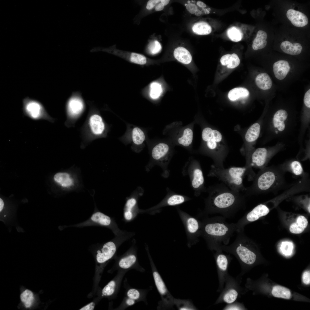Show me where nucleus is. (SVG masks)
<instances>
[{"mask_svg":"<svg viewBox=\"0 0 310 310\" xmlns=\"http://www.w3.org/2000/svg\"><path fill=\"white\" fill-rule=\"evenodd\" d=\"M204 11L205 14H208L210 13V11L207 10V9H203Z\"/></svg>","mask_w":310,"mask_h":310,"instance_id":"680f3d73","label":"nucleus"},{"mask_svg":"<svg viewBox=\"0 0 310 310\" xmlns=\"http://www.w3.org/2000/svg\"><path fill=\"white\" fill-rule=\"evenodd\" d=\"M255 82L257 86L263 90H267L272 87V82L269 75L265 73L258 74L256 77Z\"/></svg>","mask_w":310,"mask_h":310,"instance_id":"cd10ccee","label":"nucleus"},{"mask_svg":"<svg viewBox=\"0 0 310 310\" xmlns=\"http://www.w3.org/2000/svg\"><path fill=\"white\" fill-rule=\"evenodd\" d=\"M142 190L140 187L137 189L126 201L124 209V217L126 220L130 221L132 219L137 208L138 196L143 193V191L138 193Z\"/></svg>","mask_w":310,"mask_h":310,"instance_id":"dca6fc26","label":"nucleus"},{"mask_svg":"<svg viewBox=\"0 0 310 310\" xmlns=\"http://www.w3.org/2000/svg\"><path fill=\"white\" fill-rule=\"evenodd\" d=\"M95 306V303L92 302L81 308L80 310H92Z\"/></svg>","mask_w":310,"mask_h":310,"instance_id":"864d4df0","label":"nucleus"},{"mask_svg":"<svg viewBox=\"0 0 310 310\" xmlns=\"http://www.w3.org/2000/svg\"><path fill=\"white\" fill-rule=\"evenodd\" d=\"M161 0H149L147 2L146 8L148 10H150L152 9L156 4L159 2Z\"/></svg>","mask_w":310,"mask_h":310,"instance_id":"603ef678","label":"nucleus"},{"mask_svg":"<svg viewBox=\"0 0 310 310\" xmlns=\"http://www.w3.org/2000/svg\"><path fill=\"white\" fill-rule=\"evenodd\" d=\"M22 110L24 115L34 120H51L42 104L38 100L28 97L22 100Z\"/></svg>","mask_w":310,"mask_h":310,"instance_id":"1a4fd4ad","label":"nucleus"},{"mask_svg":"<svg viewBox=\"0 0 310 310\" xmlns=\"http://www.w3.org/2000/svg\"><path fill=\"white\" fill-rule=\"evenodd\" d=\"M243 231L237 232L236 238L232 243L229 245H222L220 247L223 251L235 257L242 270L245 266L254 264L257 259L256 247L254 243L244 236Z\"/></svg>","mask_w":310,"mask_h":310,"instance_id":"7ed1b4c3","label":"nucleus"},{"mask_svg":"<svg viewBox=\"0 0 310 310\" xmlns=\"http://www.w3.org/2000/svg\"><path fill=\"white\" fill-rule=\"evenodd\" d=\"M129 59L131 62L139 65H145L147 62V59L145 56L135 53H131L130 55Z\"/></svg>","mask_w":310,"mask_h":310,"instance_id":"ea45409f","label":"nucleus"},{"mask_svg":"<svg viewBox=\"0 0 310 310\" xmlns=\"http://www.w3.org/2000/svg\"><path fill=\"white\" fill-rule=\"evenodd\" d=\"M127 295L129 298L135 300L138 299L139 298L140 293L137 290L131 288L128 290Z\"/></svg>","mask_w":310,"mask_h":310,"instance_id":"de8ad7c7","label":"nucleus"},{"mask_svg":"<svg viewBox=\"0 0 310 310\" xmlns=\"http://www.w3.org/2000/svg\"><path fill=\"white\" fill-rule=\"evenodd\" d=\"M267 34L262 30H259L257 32L256 36L253 40L252 45L253 49L257 50L264 48L266 46L267 41Z\"/></svg>","mask_w":310,"mask_h":310,"instance_id":"c85d7f7f","label":"nucleus"},{"mask_svg":"<svg viewBox=\"0 0 310 310\" xmlns=\"http://www.w3.org/2000/svg\"><path fill=\"white\" fill-rule=\"evenodd\" d=\"M167 194L163 199L158 204L147 210L150 213L156 212L166 206H176L191 200L187 196L175 193L168 187L166 189Z\"/></svg>","mask_w":310,"mask_h":310,"instance_id":"9b49d317","label":"nucleus"},{"mask_svg":"<svg viewBox=\"0 0 310 310\" xmlns=\"http://www.w3.org/2000/svg\"><path fill=\"white\" fill-rule=\"evenodd\" d=\"M153 275L155 285L163 298L165 305L167 307H172L174 305L175 299L169 292L159 273L157 271H154Z\"/></svg>","mask_w":310,"mask_h":310,"instance_id":"4468645a","label":"nucleus"},{"mask_svg":"<svg viewBox=\"0 0 310 310\" xmlns=\"http://www.w3.org/2000/svg\"><path fill=\"white\" fill-rule=\"evenodd\" d=\"M4 206V202L2 199L0 198V212L2 211L3 209Z\"/></svg>","mask_w":310,"mask_h":310,"instance_id":"bf43d9fd","label":"nucleus"},{"mask_svg":"<svg viewBox=\"0 0 310 310\" xmlns=\"http://www.w3.org/2000/svg\"><path fill=\"white\" fill-rule=\"evenodd\" d=\"M220 62L223 65H227L228 68L233 69L239 65L240 60L236 54L233 53L231 55L227 54L224 55L221 57Z\"/></svg>","mask_w":310,"mask_h":310,"instance_id":"bb28decb","label":"nucleus"},{"mask_svg":"<svg viewBox=\"0 0 310 310\" xmlns=\"http://www.w3.org/2000/svg\"><path fill=\"white\" fill-rule=\"evenodd\" d=\"M286 16L291 23L297 27H302L306 25L308 22L307 16L299 11L290 9L288 10Z\"/></svg>","mask_w":310,"mask_h":310,"instance_id":"f3484780","label":"nucleus"},{"mask_svg":"<svg viewBox=\"0 0 310 310\" xmlns=\"http://www.w3.org/2000/svg\"><path fill=\"white\" fill-rule=\"evenodd\" d=\"M249 94V92L246 88L242 87H239L233 88L228 92V97L231 101H235L241 98L247 97Z\"/></svg>","mask_w":310,"mask_h":310,"instance_id":"7c9ffc66","label":"nucleus"},{"mask_svg":"<svg viewBox=\"0 0 310 310\" xmlns=\"http://www.w3.org/2000/svg\"><path fill=\"white\" fill-rule=\"evenodd\" d=\"M248 170L245 166L231 167L225 168L212 165L208 176L217 178L233 191L243 192L245 188L243 185V179Z\"/></svg>","mask_w":310,"mask_h":310,"instance_id":"20e7f679","label":"nucleus"},{"mask_svg":"<svg viewBox=\"0 0 310 310\" xmlns=\"http://www.w3.org/2000/svg\"><path fill=\"white\" fill-rule=\"evenodd\" d=\"M174 55L179 61L185 64L190 63L192 57L189 52L185 48L179 46L176 48L174 51Z\"/></svg>","mask_w":310,"mask_h":310,"instance_id":"b1692460","label":"nucleus"},{"mask_svg":"<svg viewBox=\"0 0 310 310\" xmlns=\"http://www.w3.org/2000/svg\"><path fill=\"white\" fill-rule=\"evenodd\" d=\"M273 68L275 77L279 80H282L286 77L290 67L287 61L280 60L274 64Z\"/></svg>","mask_w":310,"mask_h":310,"instance_id":"aec40b11","label":"nucleus"},{"mask_svg":"<svg viewBox=\"0 0 310 310\" xmlns=\"http://www.w3.org/2000/svg\"><path fill=\"white\" fill-rule=\"evenodd\" d=\"M94 226H99L106 227L114 231L115 224L113 219L109 216L98 211L94 212L91 217L87 220L72 226H70V227L81 228Z\"/></svg>","mask_w":310,"mask_h":310,"instance_id":"f8f14e48","label":"nucleus"},{"mask_svg":"<svg viewBox=\"0 0 310 310\" xmlns=\"http://www.w3.org/2000/svg\"><path fill=\"white\" fill-rule=\"evenodd\" d=\"M222 251H216L214 255L217 270L219 285L216 291L220 292L223 289L228 266L232 260L229 254L224 253Z\"/></svg>","mask_w":310,"mask_h":310,"instance_id":"9d476101","label":"nucleus"},{"mask_svg":"<svg viewBox=\"0 0 310 310\" xmlns=\"http://www.w3.org/2000/svg\"><path fill=\"white\" fill-rule=\"evenodd\" d=\"M161 46L160 43L156 40L151 42L148 47L149 52L152 55L158 53L161 51Z\"/></svg>","mask_w":310,"mask_h":310,"instance_id":"c03bdc74","label":"nucleus"},{"mask_svg":"<svg viewBox=\"0 0 310 310\" xmlns=\"http://www.w3.org/2000/svg\"><path fill=\"white\" fill-rule=\"evenodd\" d=\"M241 281L228 273L225 281V285L214 304L222 303L228 304L237 301L243 293V288L240 285Z\"/></svg>","mask_w":310,"mask_h":310,"instance_id":"6e6552de","label":"nucleus"},{"mask_svg":"<svg viewBox=\"0 0 310 310\" xmlns=\"http://www.w3.org/2000/svg\"><path fill=\"white\" fill-rule=\"evenodd\" d=\"M182 174L184 176H189L195 196L198 197L202 193L206 192L203 172L197 161L190 159L183 168Z\"/></svg>","mask_w":310,"mask_h":310,"instance_id":"39448f33","label":"nucleus"},{"mask_svg":"<svg viewBox=\"0 0 310 310\" xmlns=\"http://www.w3.org/2000/svg\"><path fill=\"white\" fill-rule=\"evenodd\" d=\"M175 305H176L179 310H195V307L188 300L175 299Z\"/></svg>","mask_w":310,"mask_h":310,"instance_id":"a19ab883","label":"nucleus"},{"mask_svg":"<svg viewBox=\"0 0 310 310\" xmlns=\"http://www.w3.org/2000/svg\"><path fill=\"white\" fill-rule=\"evenodd\" d=\"M227 34L231 40L235 42L240 41L243 36V34L241 30L234 27H232L228 29Z\"/></svg>","mask_w":310,"mask_h":310,"instance_id":"4c0bfd02","label":"nucleus"},{"mask_svg":"<svg viewBox=\"0 0 310 310\" xmlns=\"http://www.w3.org/2000/svg\"><path fill=\"white\" fill-rule=\"evenodd\" d=\"M20 298L26 307H30L32 305L34 300L32 292L30 290H26L21 294Z\"/></svg>","mask_w":310,"mask_h":310,"instance_id":"58836bf2","label":"nucleus"},{"mask_svg":"<svg viewBox=\"0 0 310 310\" xmlns=\"http://www.w3.org/2000/svg\"><path fill=\"white\" fill-rule=\"evenodd\" d=\"M304 102L305 105L308 108L310 107V89H309L305 94L304 98Z\"/></svg>","mask_w":310,"mask_h":310,"instance_id":"3c124183","label":"nucleus"},{"mask_svg":"<svg viewBox=\"0 0 310 310\" xmlns=\"http://www.w3.org/2000/svg\"><path fill=\"white\" fill-rule=\"evenodd\" d=\"M186 8L189 13L192 14H194L197 9V6L194 4L192 3H189L187 5Z\"/></svg>","mask_w":310,"mask_h":310,"instance_id":"8fccbe9b","label":"nucleus"},{"mask_svg":"<svg viewBox=\"0 0 310 310\" xmlns=\"http://www.w3.org/2000/svg\"><path fill=\"white\" fill-rule=\"evenodd\" d=\"M276 179L275 174L271 171L264 172L257 176L252 186L245 188L246 193L266 190L269 189L275 183Z\"/></svg>","mask_w":310,"mask_h":310,"instance_id":"ddd939ff","label":"nucleus"},{"mask_svg":"<svg viewBox=\"0 0 310 310\" xmlns=\"http://www.w3.org/2000/svg\"><path fill=\"white\" fill-rule=\"evenodd\" d=\"M192 29L195 34L199 35H206L212 32V28L207 23L204 22L195 23L193 26Z\"/></svg>","mask_w":310,"mask_h":310,"instance_id":"2f4dec72","label":"nucleus"},{"mask_svg":"<svg viewBox=\"0 0 310 310\" xmlns=\"http://www.w3.org/2000/svg\"><path fill=\"white\" fill-rule=\"evenodd\" d=\"M293 244L291 242L284 241L282 242L280 249L282 253L286 255H290L292 252Z\"/></svg>","mask_w":310,"mask_h":310,"instance_id":"79ce46f5","label":"nucleus"},{"mask_svg":"<svg viewBox=\"0 0 310 310\" xmlns=\"http://www.w3.org/2000/svg\"><path fill=\"white\" fill-rule=\"evenodd\" d=\"M268 156V152L265 148H259L255 150L251 156V164L253 166L260 168L265 164Z\"/></svg>","mask_w":310,"mask_h":310,"instance_id":"6ab92c4d","label":"nucleus"},{"mask_svg":"<svg viewBox=\"0 0 310 310\" xmlns=\"http://www.w3.org/2000/svg\"><path fill=\"white\" fill-rule=\"evenodd\" d=\"M302 280L305 284H310V272L309 271H306L304 272L302 276Z\"/></svg>","mask_w":310,"mask_h":310,"instance_id":"09e8293b","label":"nucleus"},{"mask_svg":"<svg viewBox=\"0 0 310 310\" xmlns=\"http://www.w3.org/2000/svg\"><path fill=\"white\" fill-rule=\"evenodd\" d=\"M151 155L153 162L146 168V170L149 171L155 165H158L162 169V177L164 178L168 177L170 170L168 166L172 155L170 147L166 144L160 143L153 148Z\"/></svg>","mask_w":310,"mask_h":310,"instance_id":"423d86ee","label":"nucleus"},{"mask_svg":"<svg viewBox=\"0 0 310 310\" xmlns=\"http://www.w3.org/2000/svg\"><path fill=\"white\" fill-rule=\"evenodd\" d=\"M194 14L196 16H200L201 15L202 12L200 10L197 9L195 12Z\"/></svg>","mask_w":310,"mask_h":310,"instance_id":"052dcab7","label":"nucleus"},{"mask_svg":"<svg viewBox=\"0 0 310 310\" xmlns=\"http://www.w3.org/2000/svg\"><path fill=\"white\" fill-rule=\"evenodd\" d=\"M54 179L57 183L65 188H71L74 186L75 183L73 178L67 172L57 173L54 176Z\"/></svg>","mask_w":310,"mask_h":310,"instance_id":"5701e85b","label":"nucleus"},{"mask_svg":"<svg viewBox=\"0 0 310 310\" xmlns=\"http://www.w3.org/2000/svg\"><path fill=\"white\" fill-rule=\"evenodd\" d=\"M223 310H245V308L243 305L237 301L231 303L227 305L223 308Z\"/></svg>","mask_w":310,"mask_h":310,"instance_id":"49530a36","label":"nucleus"},{"mask_svg":"<svg viewBox=\"0 0 310 310\" xmlns=\"http://www.w3.org/2000/svg\"><path fill=\"white\" fill-rule=\"evenodd\" d=\"M149 95L153 99H156L160 96L162 92V88L158 82H152L150 86Z\"/></svg>","mask_w":310,"mask_h":310,"instance_id":"c9c22d12","label":"nucleus"},{"mask_svg":"<svg viewBox=\"0 0 310 310\" xmlns=\"http://www.w3.org/2000/svg\"><path fill=\"white\" fill-rule=\"evenodd\" d=\"M89 123L91 131L94 134L100 135L104 131L105 125L102 117L99 115H92L90 118Z\"/></svg>","mask_w":310,"mask_h":310,"instance_id":"4be33fe9","label":"nucleus"},{"mask_svg":"<svg viewBox=\"0 0 310 310\" xmlns=\"http://www.w3.org/2000/svg\"><path fill=\"white\" fill-rule=\"evenodd\" d=\"M261 130L259 123H255L251 125L247 130L245 135V140L248 142H252L258 138Z\"/></svg>","mask_w":310,"mask_h":310,"instance_id":"c756f323","label":"nucleus"},{"mask_svg":"<svg viewBox=\"0 0 310 310\" xmlns=\"http://www.w3.org/2000/svg\"><path fill=\"white\" fill-rule=\"evenodd\" d=\"M290 166L293 173L296 175H301L303 171L302 166L299 162L294 161L291 164Z\"/></svg>","mask_w":310,"mask_h":310,"instance_id":"a18cd8bd","label":"nucleus"},{"mask_svg":"<svg viewBox=\"0 0 310 310\" xmlns=\"http://www.w3.org/2000/svg\"><path fill=\"white\" fill-rule=\"evenodd\" d=\"M182 136L178 139V143L185 147L189 146L191 144L193 139V132L190 128H187L184 130Z\"/></svg>","mask_w":310,"mask_h":310,"instance_id":"72a5a7b5","label":"nucleus"},{"mask_svg":"<svg viewBox=\"0 0 310 310\" xmlns=\"http://www.w3.org/2000/svg\"><path fill=\"white\" fill-rule=\"evenodd\" d=\"M206 192L208 195L205 199V208L201 215L219 214L230 218L243 207L244 195L232 190L222 182L209 186Z\"/></svg>","mask_w":310,"mask_h":310,"instance_id":"f257e3e1","label":"nucleus"},{"mask_svg":"<svg viewBox=\"0 0 310 310\" xmlns=\"http://www.w3.org/2000/svg\"><path fill=\"white\" fill-rule=\"evenodd\" d=\"M84 104L81 98L74 96L69 100L67 104V110L69 115L72 117L79 115L83 109Z\"/></svg>","mask_w":310,"mask_h":310,"instance_id":"a211bd4d","label":"nucleus"},{"mask_svg":"<svg viewBox=\"0 0 310 310\" xmlns=\"http://www.w3.org/2000/svg\"><path fill=\"white\" fill-rule=\"evenodd\" d=\"M132 137L133 143L136 145H140L143 143L145 138L143 131L138 127H134L132 132Z\"/></svg>","mask_w":310,"mask_h":310,"instance_id":"f704fd0d","label":"nucleus"},{"mask_svg":"<svg viewBox=\"0 0 310 310\" xmlns=\"http://www.w3.org/2000/svg\"><path fill=\"white\" fill-rule=\"evenodd\" d=\"M226 218L223 216L206 217L201 221V236L212 251H222L221 246L228 245L236 231V223H228Z\"/></svg>","mask_w":310,"mask_h":310,"instance_id":"f03ea898","label":"nucleus"},{"mask_svg":"<svg viewBox=\"0 0 310 310\" xmlns=\"http://www.w3.org/2000/svg\"><path fill=\"white\" fill-rule=\"evenodd\" d=\"M197 5L199 7L202 8H204L206 6L205 3L201 1H197Z\"/></svg>","mask_w":310,"mask_h":310,"instance_id":"4d7b16f0","label":"nucleus"},{"mask_svg":"<svg viewBox=\"0 0 310 310\" xmlns=\"http://www.w3.org/2000/svg\"><path fill=\"white\" fill-rule=\"evenodd\" d=\"M161 3L164 6L168 4L170 2L168 0H161Z\"/></svg>","mask_w":310,"mask_h":310,"instance_id":"13d9d810","label":"nucleus"},{"mask_svg":"<svg viewBox=\"0 0 310 310\" xmlns=\"http://www.w3.org/2000/svg\"><path fill=\"white\" fill-rule=\"evenodd\" d=\"M116 249V244L114 241H111L106 243L96 251L97 261L100 264L106 262L113 256Z\"/></svg>","mask_w":310,"mask_h":310,"instance_id":"2eb2a0df","label":"nucleus"},{"mask_svg":"<svg viewBox=\"0 0 310 310\" xmlns=\"http://www.w3.org/2000/svg\"><path fill=\"white\" fill-rule=\"evenodd\" d=\"M176 209L186 231L188 246L196 244L201 236L202 222L181 210L178 206Z\"/></svg>","mask_w":310,"mask_h":310,"instance_id":"0eeeda50","label":"nucleus"},{"mask_svg":"<svg viewBox=\"0 0 310 310\" xmlns=\"http://www.w3.org/2000/svg\"><path fill=\"white\" fill-rule=\"evenodd\" d=\"M288 114L284 109H280L274 114L272 120L273 125L275 129L278 132L283 131L285 128V121L287 119Z\"/></svg>","mask_w":310,"mask_h":310,"instance_id":"412c9836","label":"nucleus"},{"mask_svg":"<svg viewBox=\"0 0 310 310\" xmlns=\"http://www.w3.org/2000/svg\"><path fill=\"white\" fill-rule=\"evenodd\" d=\"M135 303V300L130 298L128 299L126 301V304L129 305H132Z\"/></svg>","mask_w":310,"mask_h":310,"instance_id":"6e6d98bb","label":"nucleus"},{"mask_svg":"<svg viewBox=\"0 0 310 310\" xmlns=\"http://www.w3.org/2000/svg\"><path fill=\"white\" fill-rule=\"evenodd\" d=\"M164 7V6L160 2L156 5L155 10L157 11H160L163 9Z\"/></svg>","mask_w":310,"mask_h":310,"instance_id":"5fc2aeb1","label":"nucleus"},{"mask_svg":"<svg viewBox=\"0 0 310 310\" xmlns=\"http://www.w3.org/2000/svg\"><path fill=\"white\" fill-rule=\"evenodd\" d=\"M308 224L307 219L304 216H300L297 218L296 222L291 224L289 228L291 232L299 234L302 232Z\"/></svg>","mask_w":310,"mask_h":310,"instance_id":"a878e982","label":"nucleus"},{"mask_svg":"<svg viewBox=\"0 0 310 310\" xmlns=\"http://www.w3.org/2000/svg\"><path fill=\"white\" fill-rule=\"evenodd\" d=\"M116 283L115 281L112 280L103 289L102 291V295L105 296H109L114 292Z\"/></svg>","mask_w":310,"mask_h":310,"instance_id":"37998d69","label":"nucleus"},{"mask_svg":"<svg viewBox=\"0 0 310 310\" xmlns=\"http://www.w3.org/2000/svg\"><path fill=\"white\" fill-rule=\"evenodd\" d=\"M280 48L284 53L293 55L300 54L303 49L300 44L298 43L292 44L288 41L282 42L280 45Z\"/></svg>","mask_w":310,"mask_h":310,"instance_id":"393cba45","label":"nucleus"},{"mask_svg":"<svg viewBox=\"0 0 310 310\" xmlns=\"http://www.w3.org/2000/svg\"><path fill=\"white\" fill-rule=\"evenodd\" d=\"M272 293L274 297L284 299H290L291 296L290 290L280 286H276L273 288Z\"/></svg>","mask_w":310,"mask_h":310,"instance_id":"473e14b6","label":"nucleus"},{"mask_svg":"<svg viewBox=\"0 0 310 310\" xmlns=\"http://www.w3.org/2000/svg\"><path fill=\"white\" fill-rule=\"evenodd\" d=\"M136 260V256L133 254H131L125 256L120 259L119 265L123 269H127L133 265Z\"/></svg>","mask_w":310,"mask_h":310,"instance_id":"e433bc0d","label":"nucleus"}]
</instances>
